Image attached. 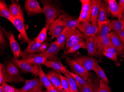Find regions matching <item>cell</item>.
I'll return each instance as SVG.
<instances>
[{
  "instance_id": "1",
  "label": "cell",
  "mask_w": 124,
  "mask_h": 92,
  "mask_svg": "<svg viewBox=\"0 0 124 92\" xmlns=\"http://www.w3.org/2000/svg\"><path fill=\"white\" fill-rule=\"evenodd\" d=\"M5 65L3 82L15 84L24 82L25 79L20 75L18 68L12 61H7Z\"/></svg>"
},
{
  "instance_id": "2",
  "label": "cell",
  "mask_w": 124,
  "mask_h": 92,
  "mask_svg": "<svg viewBox=\"0 0 124 92\" xmlns=\"http://www.w3.org/2000/svg\"><path fill=\"white\" fill-rule=\"evenodd\" d=\"M41 1L43 6L44 14L46 16V26L48 30L50 25L56 20L62 13V11L55 6L51 1L41 0Z\"/></svg>"
},
{
  "instance_id": "3",
  "label": "cell",
  "mask_w": 124,
  "mask_h": 92,
  "mask_svg": "<svg viewBox=\"0 0 124 92\" xmlns=\"http://www.w3.org/2000/svg\"><path fill=\"white\" fill-rule=\"evenodd\" d=\"M85 41V37L77 28H69L65 51H67L77 43Z\"/></svg>"
},
{
  "instance_id": "4",
  "label": "cell",
  "mask_w": 124,
  "mask_h": 92,
  "mask_svg": "<svg viewBox=\"0 0 124 92\" xmlns=\"http://www.w3.org/2000/svg\"><path fill=\"white\" fill-rule=\"evenodd\" d=\"M50 45V43L48 42L40 43H37L34 40H32L28 44L26 48L23 51V55L22 57L31 54H41L47 49Z\"/></svg>"
},
{
  "instance_id": "5",
  "label": "cell",
  "mask_w": 124,
  "mask_h": 92,
  "mask_svg": "<svg viewBox=\"0 0 124 92\" xmlns=\"http://www.w3.org/2000/svg\"><path fill=\"white\" fill-rule=\"evenodd\" d=\"M5 35L9 41L10 48L14 55V58L19 59L20 57L22 58L23 52L21 50L19 44L15 39L14 33L11 31L5 30Z\"/></svg>"
},
{
  "instance_id": "6",
  "label": "cell",
  "mask_w": 124,
  "mask_h": 92,
  "mask_svg": "<svg viewBox=\"0 0 124 92\" xmlns=\"http://www.w3.org/2000/svg\"><path fill=\"white\" fill-rule=\"evenodd\" d=\"M44 86L38 78L25 80L23 87L18 89L17 92H37L42 91Z\"/></svg>"
},
{
  "instance_id": "7",
  "label": "cell",
  "mask_w": 124,
  "mask_h": 92,
  "mask_svg": "<svg viewBox=\"0 0 124 92\" xmlns=\"http://www.w3.org/2000/svg\"><path fill=\"white\" fill-rule=\"evenodd\" d=\"M10 59L18 68L23 72L30 73L35 76H38L39 66L34 65L21 59H15L10 57Z\"/></svg>"
},
{
  "instance_id": "8",
  "label": "cell",
  "mask_w": 124,
  "mask_h": 92,
  "mask_svg": "<svg viewBox=\"0 0 124 92\" xmlns=\"http://www.w3.org/2000/svg\"><path fill=\"white\" fill-rule=\"evenodd\" d=\"M66 62L69 66L71 68L72 72L80 76L83 79L87 80L89 77V73L85 70L75 59H71L67 58Z\"/></svg>"
},
{
  "instance_id": "9",
  "label": "cell",
  "mask_w": 124,
  "mask_h": 92,
  "mask_svg": "<svg viewBox=\"0 0 124 92\" xmlns=\"http://www.w3.org/2000/svg\"><path fill=\"white\" fill-rule=\"evenodd\" d=\"M61 49L58 45L55 40L50 44L48 48L42 53L39 54L40 56L47 57L49 60L61 61L58 57L59 51Z\"/></svg>"
},
{
  "instance_id": "10",
  "label": "cell",
  "mask_w": 124,
  "mask_h": 92,
  "mask_svg": "<svg viewBox=\"0 0 124 92\" xmlns=\"http://www.w3.org/2000/svg\"><path fill=\"white\" fill-rule=\"evenodd\" d=\"M74 59L88 72L94 70L97 64H98L97 60L88 56H78Z\"/></svg>"
},
{
  "instance_id": "11",
  "label": "cell",
  "mask_w": 124,
  "mask_h": 92,
  "mask_svg": "<svg viewBox=\"0 0 124 92\" xmlns=\"http://www.w3.org/2000/svg\"><path fill=\"white\" fill-rule=\"evenodd\" d=\"M24 23V18H14L12 24L20 33L19 39L28 44L31 40L27 35Z\"/></svg>"
},
{
  "instance_id": "12",
  "label": "cell",
  "mask_w": 124,
  "mask_h": 92,
  "mask_svg": "<svg viewBox=\"0 0 124 92\" xmlns=\"http://www.w3.org/2000/svg\"><path fill=\"white\" fill-rule=\"evenodd\" d=\"M77 28L85 37L96 36L99 31L97 26L93 25L91 23L80 22Z\"/></svg>"
},
{
  "instance_id": "13",
  "label": "cell",
  "mask_w": 124,
  "mask_h": 92,
  "mask_svg": "<svg viewBox=\"0 0 124 92\" xmlns=\"http://www.w3.org/2000/svg\"><path fill=\"white\" fill-rule=\"evenodd\" d=\"M24 9L28 16L44 14L43 9L36 0H25Z\"/></svg>"
},
{
  "instance_id": "14",
  "label": "cell",
  "mask_w": 124,
  "mask_h": 92,
  "mask_svg": "<svg viewBox=\"0 0 124 92\" xmlns=\"http://www.w3.org/2000/svg\"><path fill=\"white\" fill-rule=\"evenodd\" d=\"M85 38L87 42L88 56L91 57H95L100 58L101 56L98 51L96 36L85 37Z\"/></svg>"
},
{
  "instance_id": "15",
  "label": "cell",
  "mask_w": 124,
  "mask_h": 92,
  "mask_svg": "<svg viewBox=\"0 0 124 92\" xmlns=\"http://www.w3.org/2000/svg\"><path fill=\"white\" fill-rule=\"evenodd\" d=\"M47 59V57L34 54L25 55L22 57L21 59L32 65L40 66L44 65Z\"/></svg>"
},
{
  "instance_id": "16",
  "label": "cell",
  "mask_w": 124,
  "mask_h": 92,
  "mask_svg": "<svg viewBox=\"0 0 124 92\" xmlns=\"http://www.w3.org/2000/svg\"><path fill=\"white\" fill-rule=\"evenodd\" d=\"M107 36L109 38L112 45L115 48L117 55L122 57H124L123 54V44L117 34L113 31H111L109 32Z\"/></svg>"
},
{
  "instance_id": "17",
  "label": "cell",
  "mask_w": 124,
  "mask_h": 92,
  "mask_svg": "<svg viewBox=\"0 0 124 92\" xmlns=\"http://www.w3.org/2000/svg\"><path fill=\"white\" fill-rule=\"evenodd\" d=\"M109 12H110V10L108 5L102 2L97 18V25L99 28V31L104 22L108 18V16Z\"/></svg>"
},
{
  "instance_id": "18",
  "label": "cell",
  "mask_w": 124,
  "mask_h": 92,
  "mask_svg": "<svg viewBox=\"0 0 124 92\" xmlns=\"http://www.w3.org/2000/svg\"><path fill=\"white\" fill-rule=\"evenodd\" d=\"M104 1L108 6L110 13L113 18H117L119 19L122 18V14L120 12L118 4L116 0H107Z\"/></svg>"
},
{
  "instance_id": "19",
  "label": "cell",
  "mask_w": 124,
  "mask_h": 92,
  "mask_svg": "<svg viewBox=\"0 0 124 92\" xmlns=\"http://www.w3.org/2000/svg\"><path fill=\"white\" fill-rule=\"evenodd\" d=\"M9 8L10 14L14 18H24L23 11L17 1L12 0Z\"/></svg>"
},
{
  "instance_id": "20",
  "label": "cell",
  "mask_w": 124,
  "mask_h": 92,
  "mask_svg": "<svg viewBox=\"0 0 124 92\" xmlns=\"http://www.w3.org/2000/svg\"><path fill=\"white\" fill-rule=\"evenodd\" d=\"M61 74L54 70H51L47 73L46 75L54 87L63 89L61 84Z\"/></svg>"
},
{
  "instance_id": "21",
  "label": "cell",
  "mask_w": 124,
  "mask_h": 92,
  "mask_svg": "<svg viewBox=\"0 0 124 92\" xmlns=\"http://www.w3.org/2000/svg\"><path fill=\"white\" fill-rule=\"evenodd\" d=\"M47 68H51L54 71L57 72L59 74H61L64 72L67 71L65 66L60 61H51L47 59L44 64Z\"/></svg>"
},
{
  "instance_id": "22",
  "label": "cell",
  "mask_w": 124,
  "mask_h": 92,
  "mask_svg": "<svg viewBox=\"0 0 124 92\" xmlns=\"http://www.w3.org/2000/svg\"><path fill=\"white\" fill-rule=\"evenodd\" d=\"M102 3L100 0H93L91 23L93 25L97 26V18Z\"/></svg>"
},
{
  "instance_id": "23",
  "label": "cell",
  "mask_w": 124,
  "mask_h": 92,
  "mask_svg": "<svg viewBox=\"0 0 124 92\" xmlns=\"http://www.w3.org/2000/svg\"><path fill=\"white\" fill-rule=\"evenodd\" d=\"M80 23L78 19L74 20H62L60 18L56 19L53 24L62 25L69 28H77Z\"/></svg>"
},
{
  "instance_id": "24",
  "label": "cell",
  "mask_w": 124,
  "mask_h": 92,
  "mask_svg": "<svg viewBox=\"0 0 124 92\" xmlns=\"http://www.w3.org/2000/svg\"><path fill=\"white\" fill-rule=\"evenodd\" d=\"M38 76L42 84L46 88L47 91L54 88L53 85L50 82L46 74L43 71L41 65L39 66Z\"/></svg>"
},
{
  "instance_id": "25",
  "label": "cell",
  "mask_w": 124,
  "mask_h": 92,
  "mask_svg": "<svg viewBox=\"0 0 124 92\" xmlns=\"http://www.w3.org/2000/svg\"><path fill=\"white\" fill-rule=\"evenodd\" d=\"M65 27L62 25H54L52 23L50 25L49 27V34L51 36L49 38V41H51L55 38H57L64 31Z\"/></svg>"
},
{
  "instance_id": "26",
  "label": "cell",
  "mask_w": 124,
  "mask_h": 92,
  "mask_svg": "<svg viewBox=\"0 0 124 92\" xmlns=\"http://www.w3.org/2000/svg\"><path fill=\"white\" fill-rule=\"evenodd\" d=\"M0 16L7 18L12 23L14 18L10 14L9 8L7 3L3 0H0Z\"/></svg>"
},
{
  "instance_id": "27",
  "label": "cell",
  "mask_w": 124,
  "mask_h": 92,
  "mask_svg": "<svg viewBox=\"0 0 124 92\" xmlns=\"http://www.w3.org/2000/svg\"><path fill=\"white\" fill-rule=\"evenodd\" d=\"M96 39L99 54L100 56H101L102 52L103 51L104 48L112 44L107 36L102 38H99L96 37Z\"/></svg>"
},
{
  "instance_id": "28",
  "label": "cell",
  "mask_w": 124,
  "mask_h": 92,
  "mask_svg": "<svg viewBox=\"0 0 124 92\" xmlns=\"http://www.w3.org/2000/svg\"><path fill=\"white\" fill-rule=\"evenodd\" d=\"M124 29V21L122 19L112 20L110 23V31H113L116 33Z\"/></svg>"
},
{
  "instance_id": "29",
  "label": "cell",
  "mask_w": 124,
  "mask_h": 92,
  "mask_svg": "<svg viewBox=\"0 0 124 92\" xmlns=\"http://www.w3.org/2000/svg\"><path fill=\"white\" fill-rule=\"evenodd\" d=\"M69 29V28H65L62 32L55 40L58 45L62 49L65 48Z\"/></svg>"
},
{
  "instance_id": "30",
  "label": "cell",
  "mask_w": 124,
  "mask_h": 92,
  "mask_svg": "<svg viewBox=\"0 0 124 92\" xmlns=\"http://www.w3.org/2000/svg\"><path fill=\"white\" fill-rule=\"evenodd\" d=\"M110 20L108 18H107L104 22L100 30L99 31L97 35L96 36V37L102 38L108 35L111 31L110 30Z\"/></svg>"
},
{
  "instance_id": "31",
  "label": "cell",
  "mask_w": 124,
  "mask_h": 92,
  "mask_svg": "<svg viewBox=\"0 0 124 92\" xmlns=\"http://www.w3.org/2000/svg\"><path fill=\"white\" fill-rule=\"evenodd\" d=\"M62 73L68 80L69 84L70 92H78L77 82L74 78L67 71L63 72Z\"/></svg>"
},
{
  "instance_id": "32",
  "label": "cell",
  "mask_w": 124,
  "mask_h": 92,
  "mask_svg": "<svg viewBox=\"0 0 124 92\" xmlns=\"http://www.w3.org/2000/svg\"><path fill=\"white\" fill-rule=\"evenodd\" d=\"M48 29L46 26L43 27L37 36L34 39L35 41L40 43L46 42L48 41L47 38V30Z\"/></svg>"
},
{
  "instance_id": "33",
  "label": "cell",
  "mask_w": 124,
  "mask_h": 92,
  "mask_svg": "<svg viewBox=\"0 0 124 92\" xmlns=\"http://www.w3.org/2000/svg\"><path fill=\"white\" fill-rule=\"evenodd\" d=\"M81 48L87 50V44L86 40L85 41L80 42L76 45H74V46H73L68 50L65 51L64 54L67 55L74 53Z\"/></svg>"
},
{
  "instance_id": "34",
  "label": "cell",
  "mask_w": 124,
  "mask_h": 92,
  "mask_svg": "<svg viewBox=\"0 0 124 92\" xmlns=\"http://www.w3.org/2000/svg\"><path fill=\"white\" fill-rule=\"evenodd\" d=\"M93 71L95 73L97 77L100 79V80H103V81L106 83H109V80H108L104 71L103 68L100 66L98 63L97 64Z\"/></svg>"
},
{
  "instance_id": "35",
  "label": "cell",
  "mask_w": 124,
  "mask_h": 92,
  "mask_svg": "<svg viewBox=\"0 0 124 92\" xmlns=\"http://www.w3.org/2000/svg\"><path fill=\"white\" fill-rule=\"evenodd\" d=\"M5 30L3 28L0 26V48L1 55L3 54L4 50L8 46V43L5 37Z\"/></svg>"
},
{
  "instance_id": "36",
  "label": "cell",
  "mask_w": 124,
  "mask_h": 92,
  "mask_svg": "<svg viewBox=\"0 0 124 92\" xmlns=\"http://www.w3.org/2000/svg\"><path fill=\"white\" fill-rule=\"evenodd\" d=\"M81 3V11L86 12H92L93 0H80Z\"/></svg>"
},
{
  "instance_id": "37",
  "label": "cell",
  "mask_w": 124,
  "mask_h": 92,
  "mask_svg": "<svg viewBox=\"0 0 124 92\" xmlns=\"http://www.w3.org/2000/svg\"><path fill=\"white\" fill-rule=\"evenodd\" d=\"M80 22L91 23L92 12H86L81 11L80 16L78 18Z\"/></svg>"
},
{
  "instance_id": "38",
  "label": "cell",
  "mask_w": 124,
  "mask_h": 92,
  "mask_svg": "<svg viewBox=\"0 0 124 92\" xmlns=\"http://www.w3.org/2000/svg\"><path fill=\"white\" fill-rule=\"evenodd\" d=\"M78 88L80 92H95V85L94 83H90L88 85L82 86L77 83Z\"/></svg>"
},
{
  "instance_id": "39",
  "label": "cell",
  "mask_w": 124,
  "mask_h": 92,
  "mask_svg": "<svg viewBox=\"0 0 124 92\" xmlns=\"http://www.w3.org/2000/svg\"><path fill=\"white\" fill-rule=\"evenodd\" d=\"M95 92H111L110 88L108 83H106L103 80H100L99 87L96 89Z\"/></svg>"
},
{
  "instance_id": "40",
  "label": "cell",
  "mask_w": 124,
  "mask_h": 92,
  "mask_svg": "<svg viewBox=\"0 0 124 92\" xmlns=\"http://www.w3.org/2000/svg\"><path fill=\"white\" fill-rule=\"evenodd\" d=\"M67 71L73 78H74L77 83L80 84V85L82 86H85L88 85L90 83L86 81V80H84L80 76H78L76 74L69 70H67Z\"/></svg>"
},
{
  "instance_id": "41",
  "label": "cell",
  "mask_w": 124,
  "mask_h": 92,
  "mask_svg": "<svg viewBox=\"0 0 124 92\" xmlns=\"http://www.w3.org/2000/svg\"><path fill=\"white\" fill-rule=\"evenodd\" d=\"M0 85V87L2 88L3 92H17L18 91V89L8 84L7 82H3Z\"/></svg>"
},
{
  "instance_id": "42",
  "label": "cell",
  "mask_w": 124,
  "mask_h": 92,
  "mask_svg": "<svg viewBox=\"0 0 124 92\" xmlns=\"http://www.w3.org/2000/svg\"><path fill=\"white\" fill-rule=\"evenodd\" d=\"M61 84L63 90L67 92H70L69 84L68 79L65 77L62 76L61 74Z\"/></svg>"
},
{
  "instance_id": "43",
  "label": "cell",
  "mask_w": 124,
  "mask_h": 92,
  "mask_svg": "<svg viewBox=\"0 0 124 92\" xmlns=\"http://www.w3.org/2000/svg\"><path fill=\"white\" fill-rule=\"evenodd\" d=\"M102 55H104L111 61H113L115 62H117V63L118 62L117 61V56H116L113 54L106 52L103 50L102 52Z\"/></svg>"
},
{
  "instance_id": "44",
  "label": "cell",
  "mask_w": 124,
  "mask_h": 92,
  "mask_svg": "<svg viewBox=\"0 0 124 92\" xmlns=\"http://www.w3.org/2000/svg\"><path fill=\"white\" fill-rule=\"evenodd\" d=\"M104 50L105 52L111 53V54L115 55L116 56H117L118 55L117 50H116L115 48L112 44L105 47Z\"/></svg>"
},
{
  "instance_id": "45",
  "label": "cell",
  "mask_w": 124,
  "mask_h": 92,
  "mask_svg": "<svg viewBox=\"0 0 124 92\" xmlns=\"http://www.w3.org/2000/svg\"><path fill=\"white\" fill-rule=\"evenodd\" d=\"M5 72V65L4 64L0 63V84L3 82Z\"/></svg>"
},
{
  "instance_id": "46",
  "label": "cell",
  "mask_w": 124,
  "mask_h": 92,
  "mask_svg": "<svg viewBox=\"0 0 124 92\" xmlns=\"http://www.w3.org/2000/svg\"><path fill=\"white\" fill-rule=\"evenodd\" d=\"M120 39L121 41L124 44V29L119 32L116 33Z\"/></svg>"
},
{
  "instance_id": "47",
  "label": "cell",
  "mask_w": 124,
  "mask_h": 92,
  "mask_svg": "<svg viewBox=\"0 0 124 92\" xmlns=\"http://www.w3.org/2000/svg\"><path fill=\"white\" fill-rule=\"evenodd\" d=\"M119 9L120 12L122 14L124 10V0H119V4H118Z\"/></svg>"
},
{
  "instance_id": "48",
  "label": "cell",
  "mask_w": 124,
  "mask_h": 92,
  "mask_svg": "<svg viewBox=\"0 0 124 92\" xmlns=\"http://www.w3.org/2000/svg\"><path fill=\"white\" fill-rule=\"evenodd\" d=\"M54 88L59 92H67L65 91L64 90H63V89H59V88H56L55 87H54Z\"/></svg>"
},
{
  "instance_id": "49",
  "label": "cell",
  "mask_w": 124,
  "mask_h": 92,
  "mask_svg": "<svg viewBox=\"0 0 124 92\" xmlns=\"http://www.w3.org/2000/svg\"><path fill=\"white\" fill-rule=\"evenodd\" d=\"M48 91V92H59L57 90H56L55 88L49 90Z\"/></svg>"
},
{
  "instance_id": "50",
  "label": "cell",
  "mask_w": 124,
  "mask_h": 92,
  "mask_svg": "<svg viewBox=\"0 0 124 92\" xmlns=\"http://www.w3.org/2000/svg\"><path fill=\"white\" fill-rule=\"evenodd\" d=\"M123 56L124 57V45H123Z\"/></svg>"
},
{
  "instance_id": "51",
  "label": "cell",
  "mask_w": 124,
  "mask_h": 92,
  "mask_svg": "<svg viewBox=\"0 0 124 92\" xmlns=\"http://www.w3.org/2000/svg\"><path fill=\"white\" fill-rule=\"evenodd\" d=\"M37 92H48V91H38Z\"/></svg>"
},
{
  "instance_id": "52",
  "label": "cell",
  "mask_w": 124,
  "mask_h": 92,
  "mask_svg": "<svg viewBox=\"0 0 124 92\" xmlns=\"http://www.w3.org/2000/svg\"><path fill=\"white\" fill-rule=\"evenodd\" d=\"M122 16H123L122 18H124V10H123V12Z\"/></svg>"
},
{
  "instance_id": "53",
  "label": "cell",
  "mask_w": 124,
  "mask_h": 92,
  "mask_svg": "<svg viewBox=\"0 0 124 92\" xmlns=\"http://www.w3.org/2000/svg\"><path fill=\"white\" fill-rule=\"evenodd\" d=\"M0 92H3L2 90V89L1 87H0Z\"/></svg>"
},
{
  "instance_id": "54",
  "label": "cell",
  "mask_w": 124,
  "mask_h": 92,
  "mask_svg": "<svg viewBox=\"0 0 124 92\" xmlns=\"http://www.w3.org/2000/svg\"><path fill=\"white\" fill-rule=\"evenodd\" d=\"M122 19H123V20H124V18H122Z\"/></svg>"
},
{
  "instance_id": "55",
  "label": "cell",
  "mask_w": 124,
  "mask_h": 92,
  "mask_svg": "<svg viewBox=\"0 0 124 92\" xmlns=\"http://www.w3.org/2000/svg\"></svg>"
}]
</instances>
